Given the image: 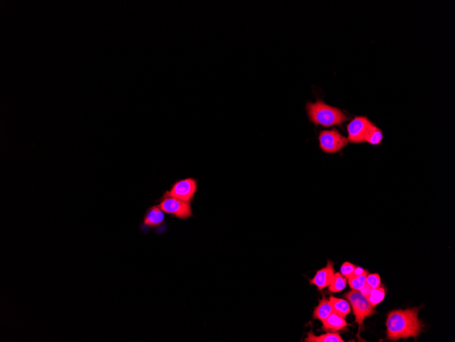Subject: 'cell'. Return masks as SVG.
I'll use <instances>...</instances> for the list:
<instances>
[{
	"instance_id": "cell-13",
	"label": "cell",
	"mask_w": 455,
	"mask_h": 342,
	"mask_svg": "<svg viewBox=\"0 0 455 342\" xmlns=\"http://www.w3.org/2000/svg\"><path fill=\"white\" fill-rule=\"evenodd\" d=\"M305 342H344L339 333L337 332H327L324 335L316 336L313 334L312 330L307 334Z\"/></svg>"
},
{
	"instance_id": "cell-10",
	"label": "cell",
	"mask_w": 455,
	"mask_h": 342,
	"mask_svg": "<svg viewBox=\"0 0 455 342\" xmlns=\"http://www.w3.org/2000/svg\"><path fill=\"white\" fill-rule=\"evenodd\" d=\"M165 220V215L158 206H153L147 210L143 219L145 226L158 227L161 226Z\"/></svg>"
},
{
	"instance_id": "cell-20",
	"label": "cell",
	"mask_w": 455,
	"mask_h": 342,
	"mask_svg": "<svg viewBox=\"0 0 455 342\" xmlns=\"http://www.w3.org/2000/svg\"><path fill=\"white\" fill-rule=\"evenodd\" d=\"M371 290H372V288H371L366 283V284H365V286L359 290V292H360L363 295H364L365 297H368L369 294L370 293Z\"/></svg>"
},
{
	"instance_id": "cell-7",
	"label": "cell",
	"mask_w": 455,
	"mask_h": 342,
	"mask_svg": "<svg viewBox=\"0 0 455 342\" xmlns=\"http://www.w3.org/2000/svg\"><path fill=\"white\" fill-rule=\"evenodd\" d=\"M373 125L374 124L368 118L359 116L354 118L347 126L349 142L352 144L364 142L367 133Z\"/></svg>"
},
{
	"instance_id": "cell-1",
	"label": "cell",
	"mask_w": 455,
	"mask_h": 342,
	"mask_svg": "<svg viewBox=\"0 0 455 342\" xmlns=\"http://www.w3.org/2000/svg\"><path fill=\"white\" fill-rule=\"evenodd\" d=\"M419 309V307H415L390 311L386 323L387 339L397 341L399 339L414 337L416 340L424 327L423 322L418 318Z\"/></svg>"
},
{
	"instance_id": "cell-15",
	"label": "cell",
	"mask_w": 455,
	"mask_h": 342,
	"mask_svg": "<svg viewBox=\"0 0 455 342\" xmlns=\"http://www.w3.org/2000/svg\"><path fill=\"white\" fill-rule=\"evenodd\" d=\"M385 297V288L384 286L377 288H372L368 298L369 302L373 307H376L383 301Z\"/></svg>"
},
{
	"instance_id": "cell-14",
	"label": "cell",
	"mask_w": 455,
	"mask_h": 342,
	"mask_svg": "<svg viewBox=\"0 0 455 342\" xmlns=\"http://www.w3.org/2000/svg\"><path fill=\"white\" fill-rule=\"evenodd\" d=\"M347 285V279L340 273H334V278L328 286V290L332 293L342 292Z\"/></svg>"
},
{
	"instance_id": "cell-6",
	"label": "cell",
	"mask_w": 455,
	"mask_h": 342,
	"mask_svg": "<svg viewBox=\"0 0 455 342\" xmlns=\"http://www.w3.org/2000/svg\"><path fill=\"white\" fill-rule=\"evenodd\" d=\"M197 189L196 180L187 178L174 183L171 189L166 191L163 196L173 197L183 201L191 202L194 200Z\"/></svg>"
},
{
	"instance_id": "cell-2",
	"label": "cell",
	"mask_w": 455,
	"mask_h": 342,
	"mask_svg": "<svg viewBox=\"0 0 455 342\" xmlns=\"http://www.w3.org/2000/svg\"><path fill=\"white\" fill-rule=\"evenodd\" d=\"M309 120L315 125L325 127L341 125L349 118L339 109L325 104L322 101L308 103L306 106Z\"/></svg>"
},
{
	"instance_id": "cell-19",
	"label": "cell",
	"mask_w": 455,
	"mask_h": 342,
	"mask_svg": "<svg viewBox=\"0 0 455 342\" xmlns=\"http://www.w3.org/2000/svg\"><path fill=\"white\" fill-rule=\"evenodd\" d=\"M357 266L353 265L351 263H345L342 265L341 269H340V271H341V274L343 275L344 277H345L346 279H349L350 277H351L353 274L354 271L356 268Z\"/></svg>"
},
{
	"instance_id": "cell-8",
	"label": "cell",
	"mask_w": 455,
	"mask_h": 342,
	"mask_svg": "<svg viewBox=\"0 0 455 342\" xmlns=\"http://www.w3.org/2000/svg\"><path fill=\"white\" fill-rule=\"evenodd\" d=\"M333 265L334 263L331 261H328L326 267L317 271L314 278L309 280V284L315 285L318 290H322L325 288L328 287L334 278Z\"/></svg>"
},
{
	"instance_id": "cell-4",
	"label": "cell",
	"mask_w": 455,
	"mask_h": 342,
	"mask_svg": "<svg viewBox=\"0 0 455 342\" xmlns=\"http://www.w3.org/2000/svg\"><path fill=\"white\" fill-rule=\"evenodd\" d=\"M164 213L177 219H185L194 217L191 202L183 201L173 197L163 196L158 205Z\"/></svg>"
},
{
	"instance_id": "cell-3",
	"label": "cell",
	"mask_w": 455,
	"mask_h": 342,
	"mask_svg": "<svg viewBox=\"0 0 455 342\" xmlns=\"http://www.w3.org/2000/svg\"><path fill=\"white\" fill-rule=\"evenodd\" d=\"M344 297L351 304L355 316V322L359 326L362 325L363 321L367 317L372 316L376 313L375 307L371 305L368 298L363 295L360 292L352 290L351 292L344 294Z\"/></svg>"
},
{
	"instance_id": "cell-16",
	"label": "cell",
	"mask_w": 455,
	"mask_h": 342,
	"mask_svg": "<svg viewBox=\"0 0 455 342\" xmlns=\"http://www.w3.org/2000/svg\"><path fill=\"white\" fill-rule=\"evenodd\" d=\"M382 139H383V135H382L381 130L376 127L375 125H373L367 133L365 141L369 144L376 146L382 142Z\"/></svg>"
},
{
	"instance_id": "cell-21",
	"label": "cell",
	"mask_w": 455,
	"mask_h": 342,
	"mask_svg": "<svg viewBox=\"0 0 455 342\" xmlns=\"http://www.w3.org/2000/svg\"><path fill=\"white\" fill-rule=\"evenodd\" d=\"M366 272H368V271L365 270V269L361 268V267H356L355 271H354L353 274V275H352V276H359V275H362L363 274V273Z\"/></svg>"
},
{
	"instance_id": "cell-18",
	"label": "cell",
	"mask_w": 455,
	"mask_h": 342,
	"mask_svg": "<svg viewBox=\"0 0 455 342\" xmlns=\"http://www.w3.org/2000/svg\"><path fill=\"white\" fill-rule=\"evenodd\" d=\"M366 283L372 288H377L381 285V279L377 273L367 275Z\"/></svg>"
},
{
	"instance_id": "cell-11",
	"label": "cell",
	"mask_w": 455,
	"mask_h": 342,
	"mask_svg": "<svg viewBox=\"0 0 455 342\" xmlns=\"http://www.w3.org/2000/svg\"><path fill=\"white\" fill-rule=\"evenodd\" d=\"M332 312V308L329 300L323 297L322 299L319 301L318 306L315 307L313 318L323 322Z\"/></svg>"
},
{
	"instance_id": "cell-17",
	"label": "cell",
	"mask_w": 455,
	"mask_h": 342,
	"mask_svg": "<svg viewBox=\"0 0 455 342\" xmlns=\"http://www.w3.org/2000/svg\"><path fill=\"white\" fill-rule=\"evenodd\" d=\"M368 272L363 273V274L359 275V276L350 277L348 279L349 280L348 281H349V284L351 289L359 291L366 284L367 275H368Z\"/></svg>"
},
{
	"instance_id": "cell-9",
	"label": "cell",
	"mask_w": 455,
	"mask_h": 342,
	"mask_svg": "<svg viewBox=\"0 0 455 342\" xmlns=\"http://www.w3.org/2000/svg\"><path fill=\"white\" fill-rule=\"evenodd\" d=\"M322 322V329L326 332H337L339 330H345L347 329V326L349 325L345 318L333 311L330 313L327 318L325 319Z\"/></svg>"
},
{
	"instance_id": "cell-12",
	"label": "cell",
	"mask_w": 455,
	"mask_h": 342,
	"mask_svg": "<svg viewBox=\"0 0 455 342\" xmlns=\"http://www.w3.org/2000/svg\"><path fill=\"white\" fill-rule=\"evenodd\" d=\"M329 301L332 306V311L337 313L343 318H346V317L351 313V307L349 301L331 296L330 297Z\"/></svg>"
},
{
	"instance_id": "cell-5",
	"label": "cell",
	"mask_w": 455,
	"mask_h": 342,
	"mask_svg": "<svg viewBox=\"0 0 455 342\" xmlns=\"http://www.w3.org/2000/svg\"><path fill=\"white\" fill-rule=\"evenodd\" d=\"M319 141L323 152L329 154L339 152L349 144L348 139L335 129H332L330 131L324 130L321 131L319 135Z\"/></svg>"
}]
</instances>
